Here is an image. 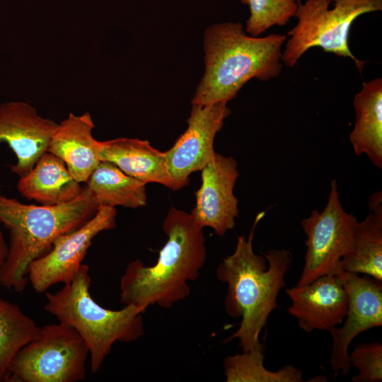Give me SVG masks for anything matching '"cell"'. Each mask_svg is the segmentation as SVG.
Instances as JSON below:
<instances>
[{"label":"cell","mask_w":382,"mask_h":382,"mask_svg":"<svg viewBox=\"0 0 382 382\" xmlns=\"http://www.w3.org/2000/svg\"><path fill=\"white\" fill-rule=\"evenodd\" d=\"M265 213L257 214L247 239L244 236L238 238L234 252L223 259L216 272L218 279L228 286L226 313L242 318L239 328L226 342L239 340L243 352L265 350L259 335L277 307V296L293 260L286 249H270L264 256L254 253L255 231Z\"/></svg>","instance_id":"obj_1"},{"label":"cell","mask_w":382,"mask_h":382,"mask_svg":"<svg viewBox=\"0 0 382 382\" xmlns=\"http://www.w3.org/2000/svg\"><path fill=\"white\" fill-rule=\"evenodd\" d=\"M167 241L156 262H130L120 279V301L143 313L150 306L169 308L190 295L207 257L203 228L190 214L171 207L163 223Z\"/></svg>","instance_id":"obj_2"},{"label":"cell","mask_w":382,"mask_h":382,"mask_svg":"<svg viewBox=\"0 0 382 382\" xmlns=\"http://www.w3.org/2000/svg\"><path fill=\"white\" fill-rule=\"evenodd\" d=\"M286 37L279 34L248 35L240 23L209 26L204 37L205 71L192 104L227 103L251 79L267 81L277 77Z\"/></svg>","instance_id":"obj_3"},{"label":"cell","mask_w":382,"mask_h":382,"mask_svg":"<svg viewBox=\"0 0 382 382\" xmlns=\"http://www.w3.org/2000/svg\"><path fill=\"white\" fill-rule=\"evenodd\" d=\"M98 208L87 187L74 200L52 206L25 204L0 191V222L10 236L0 286L23 292L30 264L45 254L59 236L86 223Z\"/></svg>","instance_id":"obj_4"},{"label":"cell","mask_w":382,"mask_h":382,"mask_svg":"<svg viewBox=\"0 0 382 382\" xmlns=\"http://www.w3.org/2000/svg\"><path fill=\"white\" fill-rule=\"evenodd\" d=\"M91 283L89 267L82 264L60 290L46 292L44 308L81 337L89 351L91 371L95 374L115 342H133L144 334V313L133 305L117 311L103 308L91 297Z\"/></svg>","instance_id":"obj_5"},{"label":"cell","mask_w":382,"mask_h":382,"mask_svg":"<svg viewBox=\"0 0 382 382\" xmlns=\"http://www.w3.org/2000/svg\"><path fill=\"white\" fill-rule=\"evenodd\" d=\"M334 1L330 8L332 0H306L304 4L297 0L298 23L287 33L289 39L282 53V62L286 66H294L306 51L318 47L325 52L351 58L362 71L366 62L359 60L350 51L349 31L359 16L381 11L382 0Z\"/></svg>","instance_id":"obj_6"},{"label":"cell","mask_w":382,"mask_h":382,"mask_svg":"<svg viewBox=\"0 0 382 382\" xmlns=\"http://www.w3.org/2000/svg\"><path fill=\"white\" fill-rule=\"evenodd\" d=\"M88 349L71 326L59 322L40 327L9 366L8 382H77L86 378Z\"/></svg>","instance_id":"obj_7"},{"label":"cell","mask_w":382,"mask_h":382,"mask_svg":"<svg viewBox=\"0 0 382 382\" xmlns=\"http://www.w3.org/2000/svg\"><path fill=\"white\" fill-rule=\"evenodd\" d=\"M357 218L341 204L335 180L330 184L328 202L323 212L313 209L301 221L306 235L305 263L296 285L308 284L323 275L342 272L340 263L353 245Z\"/></svg>","instance_id":"obj_8"},{"label":"cell","mask_w":382,"mask_h":382,"mask_svg":"<svg viewBox=\"0 0 382 382\" xmlns=\"http://www.w3.org/2000/svg\"><path fill=\"white\" fill-rule=\"evenodd\" d=\"M115 207H98L95 215L77 229L59 236L52 248L34 260L28 270V281L37 294L52 286L71 282L83 264L93 239L100 232L116 227Z\"/></svg>","instance_id":"obj_9"},{"label":"cell","mask_w":382,"mask_h":382,"mask_svg":"<svg viewBox=\"0 0 382 382\" xmlns=\"http://www.w3.org/2000/svg\"><path fill=\"white\" fill-rule=\"evenodd\" d=\"M231 110L226 103L192 104L186 131L165 151L173 180L172 190L187 185L189 176L201 170L214 156V141Z\"/></svg>","instance_id":"obj_10"},{"label":"cell","mask_w":382,"mask_h":382,"mask_svg":"<svg viewBox=\"0 0 382 382\" xmlns=\"http://www.w3.org/2000/svg\"><path fill=\"white\" fill-rule=\"evenodd\" d=\"M348 293V307L343 325L329 329L332 338L330 364L337 374H348L351 364L348 348L362 332L382 325V281L369 275L342 271Z\"/></svg>","instance_id":"obj_11"},{"label":"cell","mask_w":382,"mask_h":382,"mask_svg":"<svg viewBox=\"0 0 382 382\" xmlns=\"http://www.w3.org/2000/svg\"><path fill=\"white\" fill-rule=\"evenodd\" d=\"M201 170L202 184L190 214L198 226L210 227L223 236L234 227L238 216V201L233 194L239 176L237 163L233 157L216 153Z\"/></svg>","instance_id":"obj_12"},{"label":"cell","mask_w":382,"mask_h":382,"mask_svg":"<svg viewBox=\"0 0 382 382\" xmlns=\"http://www.w3.org/2000/svg\"><path fill=\"white\" fill-rule=\"evenodd\" d=\"M58 123L40 116L30 104L8 101L0 104V142L15 153L17 162L11 170L20 178L29 173L47 151Z\"/></svg>","instance_id":"obj_13"},{"label":"cell","mask_w":382,"mask_h":382,"mask_svg":"<svg viewBox=\"0 0 382 382\" xmlns=\"http://www.w3.org/2000/svg\"><path fill=\"white\" fill-rule=\"evenodd\" d=\"M341 272L323 275L308 284L286 289L291 300L288 313L297 319L304 332L328 330L343 322L348 307V293Z\"/></svg>","instance_id":"obj_14"},{"label":"cell","mask_w":382,"mask_h":382,"mask_svg":"<svg viewBox=\"0 0 382 382\" xmlns=\"http://www.w3.org/2000/svg\"><path fill=\"white\" fill-rule=\"evenodd\" d=\"M95 127L91 114L76 115L70 112L53 133L49 151L64 161L69 171L79 183H86L100 162L96 142L92 134Z\"/></svg>","instance_id":"obj_15"},{"label":"cell","mask_w":382,"mask_h":382,"mask_svg":"<svg viewBox=\"0 0 382 382\" xmlns=\"http://www.w3.org/2000/svg\"><path fill=\"white\" fill-rule=\"evenodd\" d=\"M96 150L100 161L113 163L127 175L172 189L166 152L154 148L147 140L125 137L97 140Z\"/></svg>","instance_id":"obj_16"},{"label":"cell","mask_w":382,"mask_h":382,"mask_svg":"<svg viewBox=\"0 0 382 382\" xmlns=\"http://www.w3.org/2000/svg\"><path fill=\"white\" fill-rule=\"evenodd\" d=\"M17 187L28 200L42 205H58L79 197L85 187L69 171L62 159L45 151L28 173L21 177Z\"/></svg>","instance_id":"obj_17"},{"label":"cell","mask_w":382,"mask_h":382,"mask_svg":"<svg viewBox=\"0 0 382 382\" xmlns=\"http://www.w3.org/2000/svg\"><path fill=\"white\" fill-rule=\"evenodd\" d=\"M355 124L349 141L357 156L366 154L382 168V79L364 82L354 96Z\"/></svg>","instance_id":"obj_18"},{"label":"cell","mask_w":382,"mask_h":382,"mask_svg":"<svg viewBox=\"0 0 382 382\" xmlns=\"http://www.w3.org/2000/svg\"><path fill=\"white\" fill-rule=\"evenodd\" d=\"M370 212L357 221L351 250L341 260L342 271L364 274L382 281V195L369 197Z\"/></svg>","instance_id":"obj_19"},{"label":"cell","mask_w":382,"mask_h":382,"mask_svg":"<svg viewBox=\"0 0 382 382\" xmlns=\"http://www.w3.org/2000/svg\"><path fill=\"white\" fill-rule=\"evenodd\" d=\"M86 183L98 207L136 209L146 204V183L127 175L110 161H100Z\"/></svg>","instance_id":"obj_20"},{"label":"cell","mask_w":382,"mask_h":382,"mask_svg":"<svg viewBox=\"0 0 382 382\" xmlns=\"http://www.w3.org/2000/svg\"><path fill=\"white\" fill-rule=\"evenodd\" d=\"M40 331V327L18 305L0 298V382H8L12 360Z\"/></svg>","instance_id":"obj_21"},{"label":"cell","mask_w":382,"mask_h":382,"mask_svg":"<svg viewBox=\"0 0 382 382\" xmlns=\"http://www.w3.org/2000/svg\"><path fill=\"white\" fill-rule=\"evenodd\" d=\"M264 351L246 352L228 356L224 361L227 382H302V371L287 365L277 371L267 370L263 364Z\"/></svg>","instance_id":"obj_22"},{"label":"cell","mask_w":382,"mask_h":382,"mask_svg":"<svg viewBox=\"0 0 382 382\" xmlns=\"http://www.w3.org/2000/svg\"><path fill=\"white\" fill-rule=\"evenodd\" d=\"M249 6L245 31L257 37L274 25H285L298 8L296 0H241Z\"/></svg>","instance_id":"obj_23"},{"label":"cell","mask_w":382,"mask_h":382,"mask_svg":"<svg viewBox=\"0 0 382 382\" xmlns=\"http://www.w3.org/2000/svg\"><path fill=\"white\" fill-rule=\"evenodd\" d=\"M351 365L359 372L352 377L355 382L382 381V345L378 342L360 343L349 354Z\"/></svg>","instance_id":"obj_24"},{"label":"cell","mask_w":382,"mask_h":382,"mask_svg":"<svg viewBox=\"0 0 382 382\" xmlns=\"http://www.w3.org/2000/svg\"><path fill=\"white\" fill-rule=\"evenodd\" d=\"M7 254L8 245L0 229V270L6 259Z\"/></svg>","instance_id":"obj_25"}]
</instances>
